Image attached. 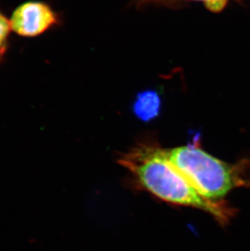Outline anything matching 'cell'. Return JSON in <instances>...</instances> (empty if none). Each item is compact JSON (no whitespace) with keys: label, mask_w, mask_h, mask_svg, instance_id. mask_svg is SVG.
Wrapping results in <instances>:
<instances>
[{"label":"cell","mask_w":250,"mask_h":251,"mask_svg":"<svg viewBox=\"0 0 250 251\" xmlns=\"http://www.w3.org/2000/svg\"><path fill=\"white\" fill-rule=\"evenodd\" d=\"M59 12L48 2L27 1L17 6L10 18L12 29L23 38H35L62 25Z\"/></svg>","instance_id":"3957f363"},{"label":"cell","mask_w":250,"mask_h":251,"mask_svg":"<svg viewBox=\"0 0 250 251\" xmlns=\"http://www.w3.org/2000/svg\"><path fill=\"white\" fill-rule=\"evenodd\" d=\"M12 25L7 16L0 10V64L4 61L10 46Z\"/></svg>","instance_id":"5b68a950"},{"label":"cell","mask_w":250,"mask_h":251,"mask_svg":"<svg viewBox=\"0 0 250 251\" xmlns=\"http://www.w3.org/2000/svg\"><path fill=\"white\" fill-rule=\"evenodd\" d=\"M167 154L171 163L206 199L219 201L231 190L250 187L249 159L229 164L203 151L199 142L167 150Z\"/></svg>","instance_id":"7a4b0ae2"},{"label":"cell","mask_w":250,"mask_h":251,"mask_svg":"<svg viewBox=\"0 0 250 251\" xmlns=\"http://www.w3.org/2000/svg\"><path fill=\"white\" fill-rule=\"evenodd\" d=\"M160 107L161 100L158 93L147 90L137 95L132 109L140 120L147 122L158 116Z\"/></svg>","instance_id":"277c9868"},{"label":"cell","mask_w":250,"mask_h":251,"mask_svg":"<svg viewBox=\"0 0 250 251\" xmlns=\"http://www.w3.org/2000/svg\"><path fill=\"white\" fill-rule=\"evenodd\" d=\"M205 2L206 7L212 12H220L226 5L227 0H198Z\"/></svg>","instance_id":"8992f818"},{"label":"cell","mask_w":250,"mask_h":251,"mask_svg":"<svg viewBox=\"0 0 250 251\" xmlns=\"http://www.w3.org/2000/svg\"><path fill=\"white\" fill-rule=\"evenodd\" d=\"M118 162L129 171L141 187L163 201L200 209L222 225L228 224L236 215V209L226 201L210 200L200 195L171 163L167 150L142 143L121 155Z\"/></svg>","instance_id":"6da1fadb"}]
</instances>
